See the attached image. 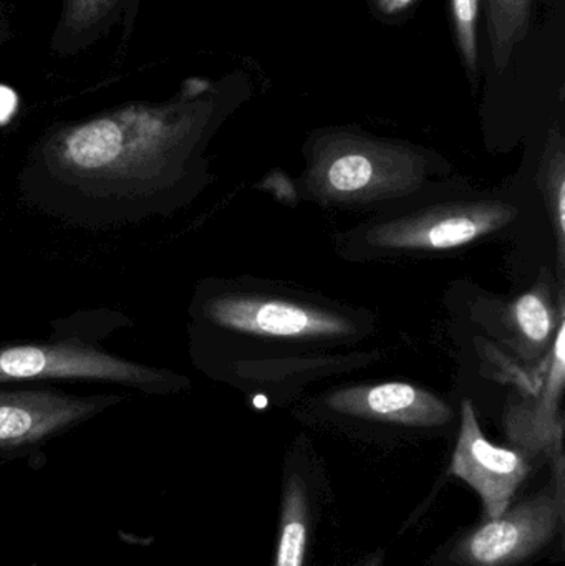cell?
<instances>
[{
    "mask_svg": "<svg viewBox=\"0 0 565 566\" xmlns=\"http://www.w3.org/2000/svg\"><path fill=\"white\" fill-rule=\"evenodd\" d=\"M218 86L186 80L168 102H136L50 133L43 151L69 171H158L198 139L218 105Z\"/></svg>",
    "mask_w": 565,
    "mask_h": 566,
    "instance_id": "cell-1",
    "label": "cell"
},
{
    "mask_svg": "<svg viewBox=\"0 0 565 566\" xmlns=\"http://www.w3.org/2000/svg\"><path fill=\"white\" fill-rule=\"evenodd\" d=\"M33 379H93L148 389L161 381V373L73 342L0 349V382Z\"/></svg>",
    "mask_w": 565,
    "mask_h": 566,
    "instance_id": "cell-2",
    "label": "cell"
},
{
    "mask_svg": "<svg viewBox=\"0 0 565 566\" xmlns=\"http://www.w3.org/2000/svg\"><path fill=\"white\" fill-rule=\"evenodd\" d=\"M563 517L564 504L556 495H536L484 522L454 548L453 558L464 566L520 564L556 535Z\"/></svg>",
    "mask_w": 565,
    "mask_h": 566,
    "instance_id": "cell-3",
    "label": "cell"
},
{
    "mask_svg": "<svg viewBox=\"0 0 565 566\" xmlns=\"http://www.w3.org/2000/svg\"><path fill=\"white\" fill-rule=\"evenodd\" d=\"M451 472L480 494L488 521L510 509L530 465L520 452L491 444L478 424L470 402H463V422Z\"/></svg>",
    "mask_w": 565,
    "mask_h": 566,
    "instance_id": "cell-4",
    "label": "cell"
},
{
    "mask_svg": "<svg viewBox=\"0 0 565 566\" xmlns=\"http://www.w3.org/2000/svg\"><path fill=\"white\" fill-rule=\"evenodd\" d=\"M106 398H72L49 389L0 391V449L43 441L98 412Z\"/></svg>",
    "mask_w": 565,
    "mask_h": 566,
    "instance_id": "cell-5",
    "label": "cell"
},
{
    "mask_svg": "<svg viewBox=\"0 0 565 566\" xmlns=\"http://www.w3.org/2000/svg\"><path fill=\"white\" fill-rule=\"evenodd\" d=\"M209 318L224 328L252 335L301 338V336L342 335L347 332L345 319L334 313L295 305L282 300L254 296H224L209 303Z\"/></svg>",
    "mask_w": 565,
    "mask_h": 566,
    "instance_id": "cell-6",
    "label": "cell"
},
{
    "mask_svg": "<svg viewBox=\"0 0 565 566\" xmlns=\"http://www.w3.org/2000/svg\"><path fill=\"white\" fill-rule=\"evenodd\" d=\"M511 212L501 206H468L395 222L377 232L381 245L397 249L458 248L506 224Z\"/></svg>",
    "mask_w": 565,
    "mask_h": 566,
    "instance_id": "cell-7",
    "label": "cell"
},
{
    "mask_svg": "<svg viewBox=\"0 0 565 566\" xmlns=\"http://www.w3.org/2000/svg\"><path fill=\"white\" fill-rule=\"evenodd\" d=\"M331 406L344 415L421 428L441 426L451 418V409L440 399L404 382L347 389L332 396Z\"/></svg>",
    "mask_w": 565,
    "mask_h": 566,
    "instance_id": "cell-8",
    "label": "cell"
},
{
    "mask_svg": "<svg viewBox=\"0 0 565 566\" xmlns=\"http://www.w3.org/2000/svg\"><path fill=\"white\" fill-rule=\"evenodd\" d=\"M138 7L139 0H62L50 35V53L59 59L79 55L116 27H122L123 40L128 42Z\"/></svg>",
    "mask_w": 565,
    "mask_h": 566,
    "instance_id": "cell-9",
    "label": "cell"
},
{
    "mask_svg": "<svg viewBox=\"0 0 565 566\" xmlns=\"http://www.w3.org/2000/svg\"><path fill=\"white\" fill-rule=\"evenodd\" d=\"M534 0H484L488 42L498 73L504 72L516 46L526 39Z\"/></svg>",
    "mask_w": 565,
    "mask_h": 566,
    "instance_id": "cell-10",
    "label": "cell"
},
{
    "mask_svg": "<svg viewBox=\"0 0 565 566\" xmlns=\"http://www.w3.org/2000/svg\"><path fill=\"white\" fill-rule=\"evenodd\" d=\"M564 325L557 333L556 349H554L553 371L550 376V391L547 401L527 416L510 422L511 439L517 444L524 446L530 451H543L554 446L556 439V426H554V409H556L557 395L564 385Z\"/></svg>",
    "mask_w": 565,
    "mask_h": 566,
    "instance_id": "cell-11",
    "label": "cell"
},
{
    "mask_svg": "<svg viewBox=\"0 0 565 566\" xmlns=\"http://www.w3.org/2000/svg\"><path fill=\"white\" fill-rule=\"evenodd\" d=\"M307 535V492L302 479L292 478L282 499L281 532L274 566H304Z\"/></svg>",
    "mask_w": 565,
    "mask_h": 566,
    "instance_id": "cell-12",
    "label": "cell"
},
{
    "mask_svg": "<svg viewBox=\"0 0 565 566\" xmlns=\"http://www.w3.org/2000/svg\"><path fill=\"white\" fill-rule=\"evenodd\" d=\"M484 0H448L450 10L451 29H453L454 42L464 70L470 76L471 83L477 85L480 78V29L481 6Z\"/></svg>",
    "mask_w": 565,
    "mask_h": 566,
    "instance_id": "cell-13",
    "label": "cell"
},
{
    "mask_svg": "<svg viewBox=\"0 0 565 566\" xmlns=\"http://www.w3.org/2000/svg\"><path fill=\"white\" fill-rule=\"evenodd\" d=\"M377 159L367 151V145L355 146L352 149L338 153L328 161L325 168V181L328 188L342 195L367 189L374 181L377 171Z\"/></svg>",
    "mask_w": 565,
    "mask_h": 566,
    "instance_id": "cell-14",
    "label": "cell"
},
{
    "mask_svg": "<svg viewBox=\"0 0 565 566\" xmlns=\"http://www.w3.org/2000/svg\"><path fill=\"white\" fill-rule=\"evenodd\" d=\"M514 316L524 336L534 343H544L553 332L554 319L550 306L540 293H527L514 305Z\"/></svg>",
    "mask_w": 565,
    "mask_h": 566,
    "instance_id": "cell-15",
    "label": "cell"
},
{
    "mask_svg": "<svg viewBox=\"0 0 565 566\" xmlns=\"http://www.w3.org/2000/svg\"><path fill=\"white\" fill-rule=\"evenodd\" d=\"M418 0H372L375 10L384 17H398L411 10Z\"/></svg>",
    "mask_w": 565,
    "mask_h": 566,
    "instance_id": "cell-16",
    "label": "cell"
}]
</instances>
